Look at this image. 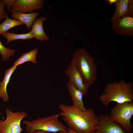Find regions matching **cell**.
<instances>
[{
  "instance_id": "6da1fadb",
  "label": "cell",
  "mask_w": 133,
  "mask_h": 133,
  "mask_svg": "<svg viewBox=\"0 0 133 133\" xmlns=\"http://www.w3.org/2000/svg\"><path fill=\"white\" fill-rule=\"evenodd\" d=\"M59 114L69 128L79 133H95L99 117L92 108L85 111L79 109L74 104H61L58 106Z\"/></svg>"
},
{
  "instance_id": "7a4b0ae2",
  "label": "cell",
  "mask_w": 133,
  "mask_h": 133,
  "mask_svg": "<svg viewBox=\"0 0 133 133\" xmlns=\"http://www.w3.org/2000/svg\"><path fill=\"white\" fill-rule=\"evenodd\" d=\"M99 99L103 106L107 107L109 103L115 101L118 103L133 101V83L127 82L122 79L107 83L104 93Z\"/></svg>"
},
{
  "instance_id": "3957f363",
  "label": "cell",
  "mask_w": 133,
  "mask_h": 133,
  "mask_svg": "<svg viewBox=\"0 0 133 133\" xmlns=\"http://www.w3.org/2000/svg\"><path fill=\"white\" fill-rule=\"evenodd\" d=\"M70 62L79 71L87 87L95 83L97 74L95 60L86 51L82 49H78L74 52Z\"/></svg>"
},
{
  "instance_id": "277c9868",
  "label": "cell",
  "mask_w": 133,
  "mask_h": 133,
  "mask_svg": "<svg viewBox=\"0 0 133 133\" xmlns=\"http://www.w3.org/2000/svg\"><path fill=\"white\" fill-rule=\"evenodd\" d=\"M59 114L47 116L40 117L31 121L25 120L27 133H32L35 130H41L53 133L67 131V127L59 119Z\"/></svg>"
},
{
  "instance_id": "5b68a950",
  "label": "cell",
  "mask_w": 133,
  "mask_h": 133,
  "mask_svg": "<svg viewBox=\"0 0 133 133\" xmlns=\"http://www.w3.org/2000/svg\"><path fill=\"white\" fill-rule=\"evenodd\" d=\"M109 115L111 119L120 125L126 132L132 131L133 126L130 120L133 115V102L117 103L112 108Z\"/></svg>"
},
{
  "instance_id": "8992f818",
  "label": "cell",
  "mask_w": 133,
  "mask_h": 133,
  "mask_svg": "<svg viewBox=\"0 0 133 133\" xmlns=\"http://www.w3.org/2000/svg\"><path fill=\"white\" fill-rule=\"evenodd\" d=\"M6 117L0 119V133H21L23 130L21 122L27 115L25 112H13L6 108L5 110Z\"/></svg>"
},
{
  "instance_id": "52a82bcc",
  "label": "cell",
  "mask_w": 133,
  "mask_h": 133,
  "mask_svg": "<svg viewBox=\"0 0 133 133\" xmlns=\"http://www.w3.org/2000/svg\"><path fill=\"white\" fill-rule=\"evenodd\" d=\"M98 117L95 133H126L123 127L113 121L109 115L101 114Z\"/></svg>"
},
{
  "instance_id": "ba28073f",
  "label": "cell",
  "mask_w": 133,
  "mask_h": 133,
  "mask_svg": "<svg viewBox=\"0 0 133 133\" xmlns=\"http://www.w3.org/2000/svg\"><path fill=\"white\" fill-rule=\"evenodd\" d=\"M112 28L117 34L133 36V14L119 17L112 22Z\"/></svg>"
},
{
  "instance_id": "9c48e42d",
  "label": "cell",
  "mask_w": 133,
  "mask_h": 133,
  "mask_svg": "<svg viewBox=\"0 0 133 133\" xmlns=\"http://www.w3.org/2000/svg\"><path fill=\"white\" fill-rule=\"evenodd\" d=\"M44 3L43 0H16L10 12L31 13L36 10L42 9Z\"/></svg>"
},
{
  "instance_id": "30bf717a",
  "label": "cell",
  "mask_w": 133,
  "mask_h": 133,
  "mask_svg": "<svg viewBox=\"0 0 133 133\" xmlns=\"http://www.w3.org/2000/svg\"><path fill=\"white\" fill-rule=\"evenodd\" d=\"M70 82L77 89L80 90L83 96L86 95L88 88L84 84L83 78L75 66L71 62L65 71Z\"/></svg>"
},
{
  "instance_id": "8fae6325",
  "label": "cell",
  "mask_w": 133,
  "mask_h": 133,
  "mask_svg": "<svg viewBox=\"0 0 133 133\" xmlns=\"http://www.w3.org/2000/svg\"><path fill=\"white\" fill-rule=\"evenodd\" d=\"M114 4L115 11L110 20L112 23L119 17L133 14V0H117Z\"/></svg>"
},
{
  "instance_id": "7c38bea8",
  "label": "cell",
  "mask_w": 133,
  "mask_h": 133,
  "mask_svg": "<svg viewBox=\"0 0 133 133\" xmlns=\"http://www.w3.org/2000/svg\"><path fill=\"white\" fill-rule=\"evenodd\" d=\"M46 20L45 17L36 18L31 26L30 31L33 38L42 42L49 40V37L44 32L43 26V22Z\"/></svg>"
},
{
  "instance_id": "4fadbf2b",
  "label": "cell",
  "mask_w": 133,
  "mask_h": 133,
  "mask_svg": "<svg viewBox=\"0 0 133 133\" xmlns=\"http://www.w3.org/2000/svg\"><path fill=\"white\" fill-rule=\"evenodd\" d=\"M66 87L71 97L73 104L75 105L81 111H86L87 109L85 107L83 103V95L82 92L76 88L69 81L67 82Z\"/></svg>"
},
{
  "instance_id": "5bb4252c",
  "label": "cell",
  "mask_w": 133,
  "mask_h": 133,
  "mask_svg": "<svg viewBox=\"0 0 133 133\" xmlns=\"http://www.w3.org/2000/svg\"><path fill=\"white\" fill-rule=\"evenodd\" d=\"M39 14L37 12L30 13L16 12L11 14V17L13 19L21 22L26 26L28 29L30 30L34 21Z\"/></svg>"
},
{
  "instance_id": "9a60e30c",
  "label": "cell",
  "mask_w": 133,
  "mask_h": 133,
  "mask_svg": "<svg viewBox=\"0 0 133 133\" xmlns=\"http://www.w3.org/2000/svg\"><path fill=\"white\" fill-rule=\"evenodd\" d=\"M17 67L13 65L4 71V77L3 81L1 82L0 89V96L4 101L7 102L9 100V97L7 91V86L12 74Z\"/></svg>"
},
{
  "instance_id": "2e32d148",
  "label": "cell",
  "mask_w": 133,
  "mask_h": 133,
  "mask_svg": "<svg viewBox=\"0 0 133 133\" xmlns=\"http://www.w3.org/2000/svg\"><path fill=\"white\" fill-rule=\"evenodd\" d=\"M38 52V49L35 48L32 50L22 54L13 63L14 66H17L27 62H31L33 63H36V55Z\"/></svg>"
},
{
  "instance_id": "e0dca14e",
  "label": "cell",
  "mask_w": 133,
  "mask_h": 133,
  "mask_svg": "<svg viewBox=\"0 0 133 133\" xmlns=\"http://www.w3.org/2000/svg\"><path fill=\"white\" fill-rule=\"evenodd\" d=\"M23 24H24L21 22L13 19H11L8 16L3 22L0 24V34L2 35L11 28Z\"/></svg>"
},
{
  "instance_id": "ac0fdd59",
  "label": "cell",
  "mask_w": 133,
  "mask_h": 133,
  "mask_svg": "<svg viewBox=\"0 0 133 133\" xmlns=\"http://www.w3.org/2000/svg\"><path fill=\"white\" fill-rule=\"evenodd\" d=\"M2 36L6 39L7 44H9L12 41L20 39L24 40L33 38L31 31L27 33L20 34L7 32L3 34Z\"/></svg>"
},
{
  "instance_id": "d6986e66",
  "label": "cell",
  "mask_w": 133,
  "mask_h": 133,
  "mask_svg": "<svg viewBox=\"0 0 133 133\" xmlns=\"http://www.w3.org/2000/svg\"><path fill=\"white\" fill-rule=\"evenodd\" d=\"M15 52L14 50L5 46L0 40V54L2 60L5 61L8 60L11 57L14 55Z\"/></svg>"
},
{
  "instance_id": "ffe728a7",
  "label": "cell",
  "mask_w": 133,
  "mask_h": 133,
  "mask_svg": "<svg viewBox=\"0 0 133 133\" xmlns=\"http://www.w3.org/2000/svg\"><path fill=\"white\" fill-rule=\"evenodd\" d=\"M4 6V3L1 0H0V21L2 19L5 18L8 16L5 10Z\"/></svg>"
},
{
  "instance_id": "44dd1931",
  "label": "cell",
  "mask_w": 133,
  "mask_h": 133,
  "mask_svg": "<svg viewBox=\"0 0 133 133\" xmlns=\"http://www.w3.org/2000/svg\"><path fill=\"white\" fill-rule=\"evenodd\" d=\"M6 5V9L8 11L10 12L12 6L16 0H1Z\"/></svg>"
},
{
  "instance_id": "7402d4cb",
  "label": "cell",
  "mask_w": 133,
  "mask_h": 133,
  "mask_svg": "<svg viewBox=\"0 0 133 133\" xmlns=\"http://www.w3.org/2000/svg\"><path fill=\"white\" fill-rule=\"evenodd\" d=\"M67 131L66 132L61 131L55 133H79L69 128H67Z\"/></svg>"
},
{
  "instance_id": "603a6c76",
  "label": "cell",
  "mask_w": 133,
  "mask_h": 133,
  "mask_svg": "<svg viewBox=\"0 0 133 133\" xmlns=\"http://www.w3.org/2000/svg\"><path fill=\"white\" fill-rule=\"evenodd\" d=\"M32 133H50L44 130H37L35 131Z\"/></svg>"
},
{
  "instance_id": "cb8c5ba5",
  "label": "cell",
  "mask_w": 133,
  "mask_h": 133,
  "mask_svg": "<svg viewBox=\"0 0 133 133\" xmlns=\"http://www.w3.org/2000/svg\"><path fill=\"white\" fill-rule=\"evenodd\" d=\"M117 0H106V1L107 3H109L110 5L112 4L113 3H115L116 1Z\"/></svg>"
},
{
  "instance_id": "d4e9b609",
  "label": "cell",
  "mask_w": 133,
  "mask_h": 133,
  "mask_svg": "<svg viewBox=\"0 0 133 133\" xmlns=\"http://www.w3.org/2000/svg\"><path fill=\"white\" fill-rule=\"evenodd\" d=\"M1 82H0V85H1ZM1 98L0 97V99Z\"/></svg>"
},
{
  "instance_id": "484cf974",
  "label": "cell",
  "mask_w": 133,
  "mask_h": 133,
  "mask_svg": "<svg viewBox=\"0 0 133 133\" xmlns=\"http://www.w3.org/2000/svg\"><path fill=\"white\" fill-rule=\"evenodd\" d=\"M2 114L0 112V115H1Z\"/></svg>"
}]
</instances>
